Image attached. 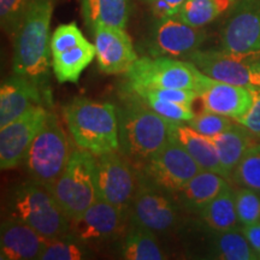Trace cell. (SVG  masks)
<instances>
[{
    "instance_id": "7402d4cb",
    "label": "cell",
    "mask_w": 260,
    "mask_h": 260,
    "mask_svg": "<svg viewBox=\"0 0 260 260\" xmlns=\"http://www.w3.org/2000/svg\"><path fill=\"white\" fill-rule=\"evenodd\" d=\"M172 139L186 149L203 170L217 172L223 176L218 153L212 139L198 133L187 123H175Z\"/></svg>"
},
{
    "instance_id": "d6986e66",
    "label": "cell",
    "mask_w": 260,
    "mask_h": 260,
    "mask_svg": "<svg viewBox=\"0 0 260 260\" xmlns=\"http://www.w3.org/2000/svg\"><path fill=\"white\" fill-rule=\"evenodd\" d=\"M48 239L19 220L6 218L0 228V259L39 260Z\"/></svg>"
},
{
    "instance_id": "484cf974",
    "label": "cell",
    "mask_w": 260,
    "mask_h": 260,
    "mask_svg": "<svg viewBox=\"0 0 260 260\" xmlns=\"http://www.w3.org/2000/svg\"><path fill=\"white\" fill-rule=\"evenodd\" d=\"M199 216L209 229L223 233L236 228L239 222L235 191L228 187L200 210Z\"/></svg>"
},
{
    "instance_id": "8fae6325",
    "label": "cell",
    "mask_w": 260,
    "mask_h": 260,
    "mask_svg": "<svg viewBox=\"0 0 260 260\" xmlns=\"http://www.w3.org/2000/svg\"><path fill=\"white\" fill-rule=\"evenodd\" d=\"M139 169L148 181L172 195L203 170L174 139Z\"/></svg>"
},
{
    "instance_id": "ac0fdd59",
    "label": "cell",
    "mask_w": 260,
    "mask_h": 260,
    "mask_svg": "<svg viewBox=\"0 0 260 260\" xmlns=\"http://www.w3.org/2000/svg\"><path fill=\"white\" fill-rule=\"evenodd\" d=\"M38 105L50 109L52 100L37 83L16 74L6 77L0 87V128Z\"/></svg>"
},
{
    "instance_id": "d590c367",
    "label": "cell",
    "mask_w": 260,
    "mask_h": 260,
    "mask_svg": "<svg viewBox=\"0 0 260 260\" xmlns=\"http://www.w3.org/2000/svg\"><path fill=\"white\" fill-rule=\"evenodd\" d=\"M140 98H154V99L164 100V102L182 104V105L191 106L197 99H199V94L195 90L180 89V88H154V89H139L133 93Z\"/></svg>"
},
{
    "instance_id": "d6a6232c",
    "label": "cell",
    "mask_w": 260,
    "mask_h": 260,
    "mask_svg": "<svg viewBox=\"0 0 260 260\" xmlns=\"http://www.w3.org/2000/svg\"><path fill=\"white\" fill-rule=\"evenodd\" d=\"M187 124L200 134L212 139L214 136L219 135L220 133L225 132L233 124V122L229 117L210 111H203L198 115L195 113L194 118L190 119Z\"/></svg>"
},
{
    "instance_id": "74e56055",
    "label": "cell",
    "mask_w": 260,
    "mask_h": 260,
    "mask_svg": "<svg viewBox=\"0 0 260 260\" xmlns=\"http://www.w3.org/2000/svg\"><path fill=\"white\" fill-rule=\"evenodd\" d=\"M157 18L177 16L186 0H146Z\"/></svg>"
},
{
    "instance_id": "8992f818",
    "label": "cell",
    "mask_w": 260,
    "mask_h": 260,
    "mask_svg": "<svg viewBox=\"0 0 260 260\" xmlns=\"http://www.w3.org/2000/svg\"><path fill=\"white\" fill-rule=\"evenodd\" d=\"M73 152L69 136L50 109L24 158L29 178L50 188L67 168Z\"/></svg>"
},
{
    "instance_id": "5bb4252c",
    "label": "cell",
    "mask_w": 260,
    "mask_h": 260,
    "mask_svg": "<svg viewBox=\"0 0 260 260\" xmlns=\"http://www.w3.org/2000/svg\"><path fill=\"white\" fill-rule=\"evenodd\" d=\"M206 39L203 28L184 23L177 16L157 18L148 41V52L152 57L180 58L189 56L199 50Z\"/></svg>"
},
{
    "instance_id": "d4e9b609",
    "label": "cell",
    "mask_w": 260,
    "mask_h": 260,
    "mask_svg": "<svg viewBox=\"0 0 260 260\" xmlns=\"http://www.w3.org/2000/svg\"><path fill=\"white\" fill-rule=\"evenodd\" d=\"M155 233L139 224L130 223L124 233L121 256L125 260H162L165 259Z\"/></svg>"
},
{
    "instance_id": "30bf717a",
    "label": "cell",
    "mask_w": 260,
    "mask_h": 260,
    "mask_svg": "<svg viewBox=\"0 0 260 260\" xmlns=\"http://www.w3.org/2000/svg\"><path fill=\"white\" fill-rule=\"evenodd\" d=\"M222 50L254 61L260 57V0H239L220 32Z\"/></svg>"
},
{
    "instance_id": "e0dca14e",
    "label": "cell",
    "mask_w": 260,
    "mask_h": 260,
    "mask_svg": "<svg viewBox=\"0 0 260 260\" xmlns=\"http://www.w3.org/2000/svg\"><path fill=\"white\" fill-rule=\"evenodd\" d=\"M254 86H239L209 77L199 93L204 111L218 113L237 121L249 111L254 100Z\"/></svg>"
},
{
    "instance_id": "f546056e",
    "label": "cell",
    "mask_w": 260,
    "mask_h": 260,
    "mask_svg": "<svg viewBox=\"0 0 260 260\" xmlns=\"http://www.w3.org/2000/svg\"><path fill=\"white\" fill-rule=\"evenodd\" d=\"M230 178L237 186L260 194V144L255 142L248 148Z\"/></svg>"
},
{
    "instance_id": "9c48e42d",
    "label": "cell",
    "mask_w": 260,
    "mask_h": 260,
    "mask_svg": "<svg viewBox=\"0 0 260 260\" xmlns=\"http://www.w3.org/2000/svg\"><path fill=\"white\" fill-rule=\"evenodd\" d=\"M180 220V205L174 195L148 181L141 172L129 210V222L147 228L153 233H169Z\"/></svg>"
},
{
    "instance_id": "ab89813d",
    "label": "cell",
    "mask_w": 260,
    "mask_h": 260,
    "mask_svg": "<svg viewBox=\"0 0 260 260\" xmlns=\"http://www.w3.org/2000/svg\"><path fill=\"white\" fill-rule=\"evenodd\" d=\"M253 70L256 75V80H258V87H260V57L258 59L253 61Z\"/></svg>"
},
{
    "instance_id": "7a4b0ae2",
    "label": "cell",
    "mask_w": 260,
    "mask_h": 260,
    "mask_svg": "<svg viewBox=\"0 0 260 260\" xmlns=\"http://www.w3.org/2000/svg\"><path fill=\"white\" fill-rule=\"evenodd\" d=\"M117 112L119 152L135 167L141 168L172 139L175 123L158 115L134 94H128Z\"/></svg>"
},
{
    "instance_id": "1f68e13d",
    "label": "cell",
    "mask_w": 260,
    "mask_h": 260,
    "mask_svg": "<svg viewBox=\"0 0 260 260\" xmlns=\"http://www.w3.org/2000/svg\"><path fill=\"white\" fill-rule=\"evenodd\" d=\"M31 0H0L2 29L10 37H15L23 22Z\"/></svg>"
},
{
    "instance_id": "2e32d148",
    "label": "cell",
    "mask_w": 260,
    "mask_h": 260,
    "mask_svg": "<svg viewBox=\"0 0 260 260\" xmlns=\"http://www.w3.org/2000/svg\"><path fill=\"white\" fill-rule=\"evenodd\" d=\"M211 79L239 86H256L253 61L241 59L225 51L197 50L184 58Z\"/></svg>"
},
{
    "instance_id": "b9f144b4",
    "label": "cell",
    "mask_w": 260,
    "mask_h": 260,
    "mask_svg": "<svg viewBox=\"0 0 260 260\" xmlns=\"http://www.w3.org/2000/svg\"><path fill=\"white\" fill-rule=\"evenodd\" d=\"M235 2H239V0H235Z\"/></svg>"
},
{
    "instance_id": "7c38bea8",
    "label": "cell",
    "mask_w": 260,
    "mask_h": 260,
    "mask_svg": "<svg viewBox=\"0 0 260 260\" xmlns=\"http://www.w3.org/2000/svg\"><path fill=\"white\" fill-rule=\"evenodd\" d=\"M128 225V214L99 198L82 214L70 219L69 234L84 245L92 246L124 235Z\"/></svg>"
},
{
    "instance_id": "8d00e7d4",
    "label": "cell",
    "mask_w": 260,
    "mask_h": 260,
    "mask_svg": "<svg viewBox=\"0 0 260 260\" xmlns=\"http://www.w3.org/2000/svg\"><path fill=\"white\" fill-rule=\"evenodd\" d=\"M254 100L249 111L237 119V123L245 126L255 138H260V87L254 86Z\"/></svg>"
},
{
    "instance_id": "cb8c5ba5",
    "label": "cell",
    "mask_w": 260,
    "mask_h": 260,
    "mask_svg": "<svg viewBox=\"0 0 260 260\" xmlns=\"http://www.w3.org/2000/svg\"><path fill=\"white\" fill-rule=\"evenodd\" d=\"M95 57V46L86 40L70 50L52 56V70L59 83H77L81 74Z\"/></svg>"
},
{
    "instance_id": "ffe728a7",
    "label": "cell",
    "mask_w": 260,
    "mask_h": 260,
    "mask_svg": "<svg viewBox=\"0 0 260 260\" xmlns=\"http://www.w3.org/2000/svg\"><path fill=\"white\" fill-rule=\"evenodd\" d=\"M229 187L226 178L213 171L201 170L174 198L180 207L189 212L199 213L206 204Z\"/></svg>"
},
{
    "instance_id": "277c9868",
    "label": "cell",
    "mask_w": 260,
    "mask_h": 260,
    "mask_svg": "<svg viewBox=\"0 0 260 260\" xmlns=\"http://www.w3.org/2000/svg\"><path fill=\"white\" fill-rule=\"evenodd\" d=\"M8 218L28 224L46 239L69 235L70 218L52 191L32 180L14 187L6 203Z\"/></svg>"
},
{
    "instance_id": "4dcf8cb0",
    "label": "cell",
    "mask_w": 260,
    "mask_h": 260,
    "mask_svg": "<svg viewBox=\"0 0 260 260\" xmlns=\"http://www.w3.org/2000/svg\"><path fill=\"white\" fill-rule=\"evenodd\" d=\"M235 203L239 222L242 226L260 222V194L249 188L240 187L235 191Z\"/></svg>"
},
{
    "instance_id": "4fadbf2b",
    "label": "cell",
    "mask_w": 260,
    "mask_h": 260,
    "mask_svg": "<svg viewBox=\"0 0 260 260\" xmlns=\"http://www.w3.org/2000/svg\"><path fill=\"white\" fill-rule=\"evenodd\" d=\"M48 107L32 106L15 121L0 128V168L12 170L23 164L29 147L44 124Z\"/></svg>"
},
{
    "instance_id": "836d02e7",
    "label": "cell",
    "mask_w": 260,
    "mask_h": 260,
    "mask_svg": "<svg viewBox=\"0 0 260 260\" xmlns=\"http://www.w3.org/2000/svg\"><path fill=\"white\" fill-rule=\"evenodd\" d=\"M140 99L144 100L154 112L172 123H188L195 116L191 106L164 102V100L154 99V98H140Z\"/></svg>"
},
{
    "instance_id": "f35d334b",
    "label": "cell",
    "mask_w": 260,
    "mask_h": 260,
    "mask_svg": "<svg viewBox=\"0 0 260 260\" xmlns=\"http://www.w3.org/2000/svg\"><path fill=\"white\" fill-rule=\"evenodd\" d=\"M241 230L245 234L247 240H248L253 249L260 253V222L252 224V225H245L241 228Z\"/></svg>"
},
{
    "instance_id": "f1b7e54d",
    "label": "cell",
    "mask_w": 260,
    "mask_h": 260,
    "mask_svg": "<svg viewBox=\"0 0 260 260\" xmlns=\"http://www.w3.org/2000/svg\"><path fill=\"white\" fill-rule=\"evenodd\" d=\"M92 256L89 246L84 245L73 235L50 239L39 260H84Z\"/></svg>"
},
{
    "instance_id": "e575fe53",
    "label": "cell",
    "mask_w": 260,
    "mask_h": 260,
    "mask_svg": "<svg viewBox=\"0 0 260 260\" xmlns=\"http://www.w3.org/2000/svg\"><path fill=\"white\" fill-rule=\"evenodd\" d=\"M87 39L77 27V24L73 23L61 24L51 35V54L61 53V52L70 50L77 45L82 44Z\"/></svg>"
},
{
    "instance_id": "ba28073f",
    "label": "cell",
    "mask_w": 260,
    "mask_h": 260,
    "mask_svg": "<svg viewBox=\"0 0 260 260\" xmlns=\"http://www.w3.org/2000/svg\"><path fill=\"white\" fill-rule=\"evenodd\" d=\"M95 159L99 198L129 216L141 171L119 151L95 155Z\"/></svg>"
},
{
    "instance_id": "83f0119b",
    "label": "cell",
    "mask_w": 260,
    "mask_h": 260,
    "mask_svg": "<svg viewBox=\"0 0 260 260\" xmlns=\"http://www.w3.org/2000/svg\"><path fill=\"white\" fill-rule=\"evenodd\" d=\"M213 242V253L216 258L224 260H254L259 259L241 229L226 230L217 233Z\"/></svg>"
},
{
    "instance_id": "52a82bcc",
    "label": "cell",
    "mask_w": 260,
    "mask_h": 260,
    "mask_svg": "<svg viewBox=\"0 0 260 260\" xmlns=\"http://www.w3.org/2000/svg\"><path fill=\"white\" fill-rule=\"evenodd\" d=\"M48 189L70 219L82 214L99 199L95 155L74 149L67 168Z\"/></svg>"
},
{
    "instance_id": "603a6c76",
    "label": "cell",
    "mask_w": 260,
    "mask_h": 260,
    "mask_svg": "<svg viewBox=\"0 0 260 260\" xmlns=\"http://www.w3.org/2000/svg\"><path fill=\"white\" fill-rule=\"evenodd\" d=\"M130 10V0H81L84 23L92 32L99 25L125 29Z\"/></svg>"
},
{
    "instance_id": "44dd1931",
    "label": "cell",
    "mask_w": 260,
    "mask_h": 260,
    "mask_svg": "<svg viewBox=\"0 0 260 260\" xmlns=\"http://www.w3.org/2000/svg\"><path fill=\"white\" fill-rule=\"evenodd\" d=\"M212 140L218 153L223 176L229 180L248 148L255 144L254 135L236 122Z\"/></svg>"
},
{
    "instance_id": "3957f363",
    "label": "cell",
    "mask_w": 260,
    "mask_h": 260,
    "mask_svg": "<svg viewBox=\"0 0 260 260\" xmlns=\"http://www.w3.org/2000/svg\"><path fill=\"white\" fill-rule=\"evenodd\" d=\"M75 146L94 155L119 151L118 112L111 103L75 96L63 106Z\"/></svg>"
},
{
    "instance_id": "60d3db41",
    "label": "cell",
    "mask_w": 260,
    "mask_h": 260,
    "mask_svg": "<svg viewBox=\"0 0 260 260\" xmlns=\"http://www.w3.org/2000/svg\"><path fill=\"white\" fill-rule=\"evenodd\" d=\"M258 256H259V259H260V253H259V254H258Z\"/></svg>"
},
{
    "instance_id": "5b68a950",
    "label": "cell",
    "mask_w": 260,
    "mask_h": 260,
    "mask_svg": "<svg viewBox=\"0 0 260 260\" xmlns=\"http://www.w3.org/2000/svg\"><path fill=\"white\" fill-rule=\"evenodd\" d=\"M124 75L126 93L139 89L180 88L199 94L209 80L191 61L167 56L139 58Z\"/></svg>"
},
{
    "instance_id": "9a60e30c",
    "label": "cell",
    "mask_w": 260,
    "mask_h": 260,
    "mask_svg": "<svg viewBox=\"0 0 260 260\" xmlns=\"http://www.w3.org/2000/svg\"><path fill=\"white\" fill-rule=\"evenodd\" d=\"M96 61L104 74H125L139 59L125 29L99 25L93 30Z\"/></svg>"
},
{
    "instance_id": "6da1fadb",
    "label": "cell",
    "mask_w": 260,
    "mask_h": 260,
    "mask_svg": "<svg viewBox=\"0 0 260 260\" xmlns=\"http://www.w3.org/2000/svg\"><path fill=\"white\" fill-rule=\"evenodd\" d=\"M52 14V0H31L23 22L14 37L12 56V73L37 83L51 100Z\"/></svg>"
},
{
    "instance_id": "4316f807",
    "label": "cell",
    "mask_w": 260,
    "mask_h": 260,
    "mask_svg": "<svg viewBox=\"0 0 260 260\" xmlns=\"http://www.w3.org/2000/svg\"><path fill=\"white\" fill-rule=\"evenodd\" d=\"M235 0H186L177 17L195 28H204L235 4Z\"/></svg>"
}]
</instances>
